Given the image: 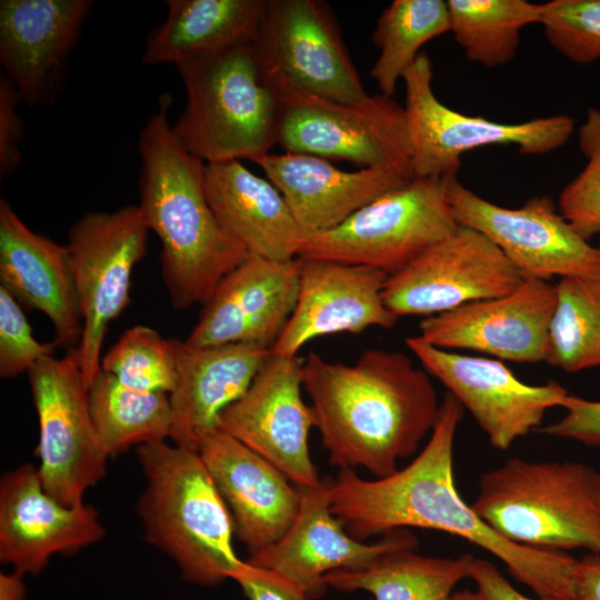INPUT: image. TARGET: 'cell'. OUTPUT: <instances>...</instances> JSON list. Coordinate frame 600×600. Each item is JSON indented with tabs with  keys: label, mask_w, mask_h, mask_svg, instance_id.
<instances>
[{
	"label": "cell",
	"mask_w": 600,
	"mask_h": 600,
	"mask_svg": "<svg viewBox=\"0 0 600 600\" xmlns=\"http://www.w3.org/2000/svg\"><path fill=\"white\" fill-rule=\"evenodd\" d=\"M463 414L464 408L447 391L426 446L404 468L371 480L360 478L353 469H340L330 480L332 513L361 541L409 527L458 536L499 559L537 597L572 600L578 559L563 551L511 542L459 494L453 446Z\"/></svg>",
	"instance_id": "obj_1"
},
{
	"label": "cell",
	"mask_w": 600,
	"mask_h": 600,
	"mask_svg": "<svg viewBox=\"0 0 600 600\" xmlns=\"http://www.w3.org/2000/svg\"><path fill=\"white\" fill-rule=\"evenodd\" d=\"M303 389L331 466L361 467L376 478L398 470L438 418L430 374L406 353L368 349L351 363L311 352L303 360Z\"/></svg>",
	"instance_id": "obj_2"
},
{
	"label": "cell",
	"mask_w": 600,
	"mask_h": 600,
	"mask_svg": "<svg viewBox=\"0 0 600 600\" xmlns=\"http://www.w3.org/2000/svg\"><path fill=\"white\" fill-rule=\"evenodd\" d=\"M163 94L138 139L139 208L161 242V274L171 306L204 304L250 253L221 226L206 191V163L178 140Z\"/></svg>",
	"instance_id": "obj_3"
},
{
	"label": "cell",
	"mask_w": 600,
	"mask_h": 600,
	"mask_svg": "<svg viewBox=\"0 0 600 600\" xmlns=\"http://www.w3.org/2000/svg\"><path fill=\"white\" fill-rule=\"evenodd\" d=\"M146 487L137 503L146 541L181 577L217 587L244 564L233 548L231 513L198 451L166 441L137 448Z\"/></svg>",
	"instance_id": "obj_4"
},
{
	"label": "cell",
	"mask_w": 600,
	"mask_h": 600,
	"mask_svg": "<svg viewBox=\"0 0 600 600\" xmlns=\"http://www.w3.org/2000/svg\"><path fill=\"white\" fill-rule=\"evenodd\" d=\"M187 92L172 124L181 144L206 164L256 162L277 144L281 91L253 41L176 66Z\"/></svg>",
	"instance_id": "obj_5"
},
{
	"label": "cell",
	"mask_w": 600,
	"mask_h": 600,
	"mask_svg": "<svg viewBox=\"0 0 600 600\" xmlns=\"http://www.w3.org/2000/svg\"><path fill=\"white\" fill-rule=\"evenodd\" d=\"M471 507L511 542L600 553V471L586 463L512 457L480 474Z\"/></svg>",
	"instance_id": "obj_6"
},
{
	"label": "cell",
	"mask_w": 600,
	"mask_h": 600,
	"mask_svg": "<svg viewBox=\"0 0 600 600\" xmlns=\"http://www.w3.org/2000/svg\"><path fill=\"white\" fill-rule=\"evenodd\" d=\"M448 178L414 177L338 227L304 239L299 257L363 264L391 274L453 233Z\"/></svg>",
	"instance_id": "obj_7"
},
{
	"label": "cell",
	"mask_w": 600,
	"mask_h": 600,
	"mask_svg": "<svg viewBox=\"0 0 600 600\" xmlns=\"http://www.w3.org/2000/svg\"><path fill=\"white\" fill-rule=\"evenodd\" d=\"M432 76L431 60L422 51L402 77L413 177H457L461 156L484 147L514 146L523 156L546 154L574 132V120L567 114L504 123L461 113L437 98Z\"/></svg>",
	"instance_id": "obj_8"
},
{
	"label": "cell",
	"mask_w": 600,
	"mask_h": 600,
	"mask_svg": "<svg viewBox=\"0 0 600 600\" xmlns=\"http://www.w3.org/2000/svg\"><path fill=\"white\" fill-rule=\"evenodd\" d=\"M277 144L284 152L347 160L414 178L404 107L381 93L357 103L282 92Z\"/></svg>",
	"instance_id": "obj_9"
},
{
	"label": "cell",
	"mask_w": 600,
	"mask_h": 600,
	"mask_svg": "<svg viewBox=\"0 0 600 600\" xmlns=\"http://www.w3.org/2000/svg\"><path fill=\"white\" fill-rule=\"evenodd\" d=\"M149 231L138 204L86 212L69 229L67 247L83 327L78 351L87 388L101 371L109 324L130 303L132 272L146 256Z\"/></svg>",
	"instance_id": "obj_10"
},
{
	"label": "cell",
	"mask_w": 600,
	"mask_h": 600,
	"mask_svg": "<svg viewBox=\"0 0 600 600\" xmlns=\"http://www.w3.org/2000/svg\"><path fill=\"white\" fill-rule=\"evenodd\" d=\"M28 380L39 422L41 483L63 504H81L87 490L106 477L109 458L90 413L78 347L62 358L41 359Z\"/></svg>",
	"instance_id": "obj_11"
},
{
	"label": "cell",
	"mask_w": 600,
	"mask_h": 600,
	"mask_svg": "<svg viewBox=\"0 0 600 600\" xmlns=\"http://www.w3.org/2000/svg\"><path fill=\"white\" fill-rule=\"evenodd\" d=\"M253 44L282 92L357 103L369 94L336 16L321 0H268Z\"/></svg>",
	"instance_id": "obj_12"
},
{
	"label": "cell",
	"mask_w": 600,
	"mask_h": 600,
	"mask_svg": "<svg viewBox=\"0 0 600 600\" xmlns=\"http://www.w3.org/2000/svg\"><path fill=\"white\" fill-rule=\"evenodd\" d=\"M447 196L456 220L487 236L524 280L600 279V246L582 238L548 196L519 208L494 204L448 179Z\"/></svg>",
	"instance_id": "obj_13"
},
{
	"label": "cell",
	"mask_w": 600,
	"mask_h": 600,
	"mask_svg": "<svg viewBox=\"0 0 600 600\" xmlns=\"http://www.w3.org/2000/svg\"><path fill=\"white\" fill-rule=\"evenodd\" d=\"M524 279L483 233L466 226L388 276L382 291L398 317L433 316L507 294Z\"/></svg>",
	"instance_id": "obj_14"
},
{
	"label": "cell",
	"mask_w": 600,
	"mask_h": 600,
	"mask_svg": "<svg viewBox=\"0 0 600 600\" xmlns=\"http://www.w3.org/2000/svg\"><path fill=\"white\" fill-rule=\"evenodd\" d=\"M303 360L270 353L246 392L219 416L217 429L277 467L298 488L321 479L309 450L314 427L302 398Z\"/></svg>",
	"instance_id": "obj_15"
},
{
	"label": "cell",
	"mask_w": 600,
	"mask_h": 600,
	"mask_svg": "<svg viewBox=\"0 0 600 600\" xmlns=\"http://www.w3.org/2000/svg\"><path fill=\"white\" fill-rule=\"evenodd\" d=\"M406 346L423 369L471 413L496 449L507 450L538 430L546 412L561 407L569 394L553 380L537 386L524 383L494 358L439 349L419 336L408 337Z\"/></svg>",
	"instance_id": "obj_16"
},
{
	"label": "cell",
	"mask_w": 600,
	"mask_h": 600,
	"mask_svg": "<svg viewBox=\"0 0 600 600\" xmlns=\"http://www.w3.org/2000/svg\"><path fill=\"white\" fill-rule=\"evenodd\" d=\"M557 286L528 279L516 290L424 317L419 337L439 349L470 350L517 363L546 362Z\"/></svg>",
	"instance_id": "obj_17"
},
{
	"label": "cell",
	"mask_w": 600,
	"mask_h": 600,
	"mask_svg": "<svg viewBox=\"0 0 600 600\" xmlns=\"http://www.w3.org/2000/svg\"><path fill=\"white\" fill-rule=\"evenodd\" d=\"M330 477L312 488H299L300 507L287 532L246 562L273 571L299 587L309 598L322 596L324 576L337 570L364 567L379 557L417 549L418 539L406 529L388 532L378 541L353 538L331 511Z\"/></svg>",
	"instance_id": "obj_18"
},
{
	"label": "cell",
	"mask_w": 600,
	"mask_h": 600,
	"mask_svg": "<svg viewBox=\"0 0 600 600\" xmlns=\"http://www.w3.org/2000/svg\"><path fill=\"white\" fill-rule=\"evenodd\" d=\"M104 536L92 506H66L53 498L32 464H21L1 477L0 561L13 571L38 576L52 556L73 554Z\"/></svg>",
	"instance_id": "obj_19"
},
{
	"label": "cell",
	"mask_w": 600,
	"mask_h": 600,
	"mask_svg": "<svg viewBox=\"0 0 600 600\" xmlns=\"http://www.w3.org/2000/svg\"><path fill=\"white\" fill-rule=\"evenodd\" d=\"M296 307L272 354L293 357L309 341L337 333L392 328L399 318L384 303L388 273L369 266L298 257Z\"/></svg>",
	"instance_id": "obj_20"
},
{
	"label": "cell",
	"mask_w": 600,
	"mask_h": 600,
	"mask_svg": "<svg viewBox=\"0 0 600 600\" xmlns=\"http://www.w3.org/2000/svg\"><path fill=\"white\" fill-rule=\"evenodd\" d=\"M298 288L297 259L279 262L250 254L218 284L186 341L271 351L296 307Z\"/></svg>",
	"instance_id": "obj_21"
},
{
	"label": "cell",
	"mask_w": 600,
	"mask_h": 600,
	"mask_svg": "<svg viewBox=\"0 0 600 600\" xmlns=\"http://www.w3.org/2000/svg\"><path fill=\"white\" fill-rule=\"evenodd\" d=\"M91 7L89 0L0 1V64L27 104L56 100Z\"/></svg>",
	"instance_id": "obj_22"
},
{
	"label": "cell",
	"mask_w": 600,
	"mask_h": 600,
	"mask_svg": "<svg viewBox=\"0 0 600 600\" xmlns=\"http://www.w3.org/2000/svg\"><path fill=\"white\" fill-rule=\"evenodd\" d=\"M198 452L249 556L278 541L298 513L299 488L271 462L219 429L201 440Z\"/></svg>",
	"instance_id": "obj_23"
},
{
	"label": "cell",
	"mask_w": 600,
	"mask_h": 600,
	"mask_svg": "<svg viewBox=\"0 0 600 600\" xmlns=\"http://www.w3.org/2000/svg\"><path fill=\"white\" fill-rule=\"evenodd\" d=\"M0 287L51 321L57 347L79 346L83 327L67 244L32 231L3 198Z\"/></svg>",
	"instance_id": "obj_24"
},
{
	"label": "cell",
	"mask_w": 600,
	"mask_h": 600,
	"mask_svg": "<svg viewBox=\"0 0 600 600\" xmlns=\"http://www.w3.org/2000/svg\"><path fill=\"white\" fill-rule=\"evenodd\" d=\"M176 382L169 393L173 444L198 451L221 412L248 389L271 351L230 343L197 347L172 339Z\"/></svg>",
	"instance_id": "obj_25"
},
{
	"label": "cell",
	"mask_w": 600,
	"mask_h": 600,
	"mask_svg": "<svg viewBox=\"0 0 600 600\" xmlns=\"http://www.w3.org/2000/svg\"><path fill=\"white\" fill-rule=\"evenodd\" d=\"M254 163L281 192L306 238L338 227L412 179L390 169L346 171L327 159L301 153H268Z\"/></svg>",
	"instance_id": "obj_26"
},
{
	"label": "cell",
	"mask_w": 600,
	"mask_h": 600,
	"mask_svg": "<svg viewBox=\"0 0 600 600\" xmlns=\"http://www.w3.org/2000/svg\"><path fill=\"white\" fill-rule=\"evenodd\" d=\"M209 203L223 229L250 254L297 259L306 239L278 188L239 160L206 164Z\"/></svg>",
	"instance_id": "obj_27"
},
{
	"label": "cell",
	"mask_w": 600,
	"mask_h": 600,
	"mask_svg": "<svg viewBox=\"0 0 600 600\" xmlns=\"http://www.w3.org/2000/svg\"><path fill=\"white\" fill-rule=\"evenodd\" d=\"M268 0H167L166 19L146 39V64L174 66L253 41Z\"/></svg>",
	"instance_id": "obj_28"
},
{
	"label": "cell",
	"mask_w": 600,
	"mask_h": 600,
	"mask_svg": "<svg viewBox=\"0 0 600 600\" xmlns=\"http://www.w3.org/2000/svg\"><path fill=\"white\" fill-rule=\"evenodd\" d=\"M474 557H429L402 549L357 569L324 576L327 587L352 592L363 590L372 600H451L456 586L470 578Z\"/></svg>",
	"instance_id": "obj_29"
},
{
	"label": "cell",
	"mask_w": 600,
	"mask_h": 600,
	"mask_svg": "<svg viewBox=\"0 0 600 600\" xmlns=\"http://www.w3.org/2000/svg\"><path fill=\"white\" fill-rule=\"evenodd\" d=\"M90 413L108 458L130 447L170 438L172 412L166 392L140 391L100 371L88 388Z\"/></svg>",
	"instance_id": "obj_30"
},
{
	"label": "cell",
	"mask_w": 600,
	"mask_h": 600,
	"mask_svg": "<svg viewBox=\"0 0 600 600\" xmlns=\"http://www.w3.org/2000/svg\"><path fill=\"white\" fill-rule=\"evenodd\" d=\"M450 31L470 61L503 66L517 54L521 30L540 23L542 3L526 0H448Z\"/></svg>",
	"instance_id": "obj_31"
},
{
	"label": "cell",
	"mask_w": 600,
	"mask_h": 600,
	"mask_svg": "<svg viewBox=\"0 0 600 600\" xmlns=\"http://www.w3.org/2000/svg\"><path fill=\"white\" fill-rule=\"evenodd\" d=\"M450 31L447 1L394 0L380 14L372 34L379 56L370 71L380 93L392 98L420 48Z\"/></svg>",
	"instance_id": "obj_32"
},
{
	"label": "cell",
	"mask_w": 600,
	"mask_h": 600,
	"mask_svg": "<svg viewBox=\"0 0 600 600\" xmlns=\"http://www.w3.org/2000/svg\"><path fill=\"white\" fill-rule=\"evenodd\" d=\"M556 286L546 362L567 373L600 367V279L563 278Z\"/></svg>",
	"instance_id": "obj_33"
},
{
	"label": "cell",
	"mask_w": 600,
	"mask_h": 600,
	"mask_svg": "<svg viewBox=\"0 0 600 600\" xmlns=\"http://www.w3.org/2000/svg\"><path fill=\"white\" fill-rule=\"evenodd\" d=\"M101 370L126 387L169 394L176 382L172 339L148 326L131 327L102 357Z\"/></svg>",
	"instance_id": "obj_34"
},
{
	"label": "cell",
	"mask_w": 600,
	"mask_h": 600,
	"mask_svg": "<svg viewBox=\"0 0 600 600\" xmlns=\"http://www.w3.org/2000/svg\"><path fill=\"white\" fill-rule=\"evenodd\" d=\"M584 168L560 192L558 210L584 239L600 236V109L589 108L578 130Z\"/></svg>",
	"instance_id": "obj_35"
},
{
	"label": "cell",
	"mask_w": 600,
	"mask_h": 600,
	"mask_svg": "<svg viewBox=\"0 0 600 600\" xmlns=\"http://www.w3.org/2000/svg\"><path fill=\"white\" fill-rule=\"evenodd\" d=\"M540 24L548 42L578 64L600 59V0H551L542 3Z\"/></svg>",
	"instance_id": "obj_36"
},
{
	"label": "cell",
	"mask_w": 600,
	"mask_h": 600,
	"mask_svg": "<svg viewBox=\"0 0 600 600\" xmlns=\"http://www.w3.org/2000/svg\"><path fill=\"white\" fill-rule=\"evenodd\" d=\"M54 342L38 341L21 304L0 287V377L11 379L53 356Z\"/></svg>",
	"instance_id": "obj_37"
},
{
	"label": "cell",
	"mask_w": 600,
	"mask_h": 600,
	"mask_svg": "<svg viewBox=\"0 0 600 600\" xmlns=\"http://www.w3.org/2000/svg\"><path fill=\"white\" fill-rule=\"evenodd\" d=\"M561 408L564 416L538 431L563 439H571L586 446L600 447V401L568 394Z\"/></svg>",
	"instance_id": "obj_38"
},
{
	"label": "cell",
	"mask_w": 600,
	"mask_h": 600,
	"mask_svg": "<svg viewBox=\"0 0 600 600\" xmlns=\"http://www.w3.org/2000/svg\"><path fill=\"white\" fill-rule=\"evenodd\" d=\"M20 93L12 81L0 76V177L11 176L21 162L23 122L18 113Z\"/></svg>",
	"instance_id": "obj_39"
},
{
	"label": "cell",
	"mask_w": 600,
	"mask_h": 600,
	"mask_svg": "<svg viewBox=\"0 0 600 600\" xmlns=\"http://www.w3.org/2000/svg\"><path fill=\"white\" fill-rule=\"evenodd\" d=\"M248 600H309L307 594L284 577L246 562L232 576Z\"/></svg>",
	"instance_id": "obj_40"
},
{
	"label": "cell",
	"mask_w": 600,
	"mask_h": 600,
	"mask_svg": "<svg viewBox=\"0 0 600 600\" xmlns=\"http://www.w3.org/2000/svg\"><path fill=\"white\" fill-rule=\"evenodd\" d=\"M470 579L486 600H570L562 598H529L514 588L493 562L474 558Z\"/></svg>",
	"instance_id": "obj_41"
},
{
	"label": "cell",
	"mask_w": 600,
	"mask_h": 600,
	"mask_svg": "<svg viewBox=\"0 0 600 600\" xmlns=\"http://www.w3.org/2000/svg\"><path fill=\"white\" fill-rule=\"evenodd\" d=\"M572 600H600V553L590 552L578 559Z\"/></svg>",
	"instance_id": "obj_42"
},
{
	"label": "cell",
	"mask_w": 600,
	"mask_h": 600,
	"mask_svg": "<svg viewBox=\"0 0 600 600\" xmlns=\"http://www.w3.org/2000/svg\"><path fill=\"white\" fill-rule=\"evenodd\" d=\"M24 576L12 571L0 573V600H24Z\"/></svg>",
	"instance_id": "obj_43"
},
{
	"label": "cell",
	"mask_w": 600,
	"mask_h": 600,
	"mask_svg": "<svg viewBox=\"0 0 600 600\" xmlns=\"http://www.w3.org/2000/svg\"><path fill=\"white\" fill-rule=\"evenodd\" d=\"M451 600H486L478 590L456 591Z\"/></svg>",
	"instance_id": "obj_44"
}]
</instances>
